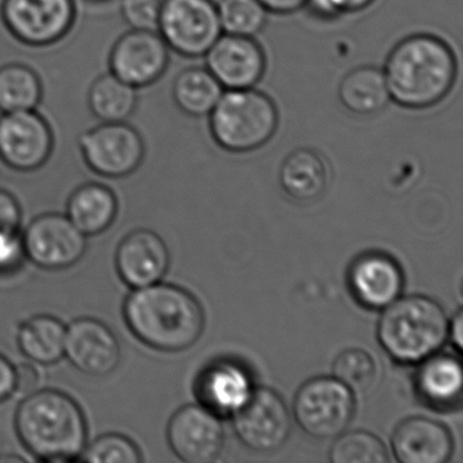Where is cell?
<instances>
[{
	"instance_id": "16",
	"label": "cell",
	"mask_w": 463,
	"mask_h": 463,
	"mask_svg": "<svg viewBox=\"0 0 463 463\" xmlns=\"http://www.w3.org/2000/svg\"><path fill=\"white\" fill-rule=\"evenodd\" d=\"M205 59L208 71L227 90L253 89L267 70L264 50L253 37L221 36Z\"/></svg>"
},
{
	"instance_id": "9",
	"label": "cell",
	"mask_w": 463,
	"mask_h": 463,
	"mask_svg": "<svg viewBox=\"0 0 463 463\" xmlns=\"http://www.w3.org/2000/svg\"><path fill=\"white\" fill-rule=\"evenodd\" d=\"M80 150L86 166L94 175L110 180L134 175L146 156L142 135L127 121L99 123L83 132Z\"/></svg>"
},
{
	"instance_id": "24",
	"label": "cell",
	"mask_w": 463,
	"mask_h": 463,
	"mask_svg": "<svg viewBox=\"0 0 463 463\" xmlns=\"http://www.w3.org/2000/svg\"><path fill=\"white\" fill-rule=\"evenodd\" d=\"M67 326L50 314L21 322L15 335L21 354L37 365H53L64 357Z\"/></svg>"
},
{
	"instance_id": "40",
	"label": "cell",
	"mask_w": 463,
	"mask_h": 463,
	"mask_svg": "<svg viewBox=\"0 0 463 463\" xmlns=\"http://www.w3.org/2000/svg\"><path fill=\"white\" fill-rule=\"evenodd\" d=\"M449 337L452 345L457 349L458 354L462 352L463 346V317L462 310H458L452 317V321L449 325Z\"/></svg>"
},
{
	"instance_id": "34",
	"label": "cell",
	"mask_w": 463,
	"mask_h": 463,
	"mask_svg": "<svg viewBox=\"0 0 463 463\" xmlns=\"http://www.w3.org/2000/svg\"><path fill=\"white\" fill-rule=\"evenodd\" d=\"M26 261L21 229L0 232V276L15 275L23 269Z\"/></svg>"
},
{
	"instance_id": "17",
	"label": "cell",
	"mask_w": 463,
	"mask_h": 463,
	"mask_svg": "<svg viewBox=\"0 0 463 463\" xmlns=\"http://www.w3.org/2000/svg\"><path fill=\"white\" fill-rule=\"evenodd\" d=\"M115 267L120 280L131 289L159 283L169 270V248L153 230H134L118 243Z\"/></svg>"
},
{
	"instance_id": "22",
	"label": "cell",
	"mask_w": 463,
	"mask_h": 463,
	"mask_svg": "<svg viewBox=\"0 0 463 463\" xmlns=\"http://www.w3.org/2000/svg\"><path fill=\"white\" fill-rule=\"evenodd\" d=\"M118 200L113 189L88 183L75 189L67 203V218L86 237L104 234L118 218Z\"/></svg>"
},
{
	"instance_id": "5",
	"label": "cell",
	"mask_w": 463,
	"mask_h": 463,
	"mask_svg": "<svg viewBox=\"0 0 463 463\" xmlns=\"http://www.w3.org/2000/svg\"><path fill=\"white\" fill-rule=\"evenodd\" d=\"M278 127L275 102L253 89L227 90L210 113L213 139L229 153L259 150L272 139Z\"/></svg>"
},
{
	"instance_id": "11",
	"label": "cell",
	"mask_w": 463,
	"mask_h": 463,
	"mask_svg": "<svg viewBox=\"0 0 463 463\" xmlns=\"http://www.w3.org/2000/svg\"><path fill=\"white\" fill-rule=\"evenodd\" d=\"M26 260L50 272L70 269L85 257L88 237L67 215L43 213L23 232Z\"/></svg>"
},
{
	"instance_id": "23",
	"label": "cell",
	"mask_w": 463,
	"mask_h": 463,
	"mask_svg": "<svg viewBox=\"0 0 463 463\" xmlns=\"http://www.w3.org/2000/svg\"><path fill=\"white\" fill-rule=\"evenodd\" d=\"M279 183L295 202L306 204L317 202L327 188L324 158L310 148L295 150L284 159L279 172Z\"/></svg>"
},
{
	"instance_id": "21",
	"label": "cell",
	"mask_w": 463,
	"mask_h": 463,
	"mask_svg": "<svg viewBox=\"0 0 463 463\" xmlns=\"http://www.w3.org/2000/svg\"><path fill=\"white\" fill-rule=\"evenodd\" d=\"M414 375L417 397L433 411H458L462 403V364L452 354H435L420 362Z\"/></svg>"
},
{
	"instance_id": "20",
	"label": "cell",
	"mask_w": 463,
	"mask_h": 463,
	"mask_svg": "<svg viewBox=\"0 0 463 463\" xmlns=\"http://www.w3.org/2000/svg\"><path fill=\"white\" fill-rule=\"evenodd\" d=\"M253 381L242 365L221 360L208 365L196 382L202 405L218 416H234L253 392Z\"/></svg>"
},
{
	"instance_id": "41",
	"label": "cell",
	"mask_w": 463,
	"mask_h": 463,
	"mask_svg": "<svg viewBox=\"0 0 463 463\" xmlns=\"http://www.w3.org/2000/svg\"><path fill=\"white\" fill-rule=\"evenodd\" d=\"M93 2H105V0H93Z\"/></svg>"
},
{
	"instance_id": "2",
	"label": "cell",
	"mask_w": 463,
	"mask_h": 463,
	"mask_svg": "<svg viewBox=\"0 0 463 463\" xmlns=\"http://www.w3.org/2000/svg\"><path fill=\"white\" fill-rule=\"evenodd\" d=\"M383 74L390 99L398 107L430 109L443 101L454 88L457 58L440 37L411 34L392 48Z\"/></svg>"
},
{
	"instance_id": "19",
	"label": "cell",
	"mask_w": 463,
	"mask_h": 463,
	"mask_svg": "<svg viewBox=\"0 0 463 463\" xmlns=\"http://www.w3.org/2000/svg\"><path fill=\"white\" fill-rule=\"evenodd\" d=\"M392 449L402 463H446L454 451V439L436 420L409 417L395 428Z\"/></svg>"
},
{
	"instance_id": "13",
	"label": "cell",
	"mask_w": 463,
	"mask_h": 463,
	"mask_svg": "<svg viewBox=\"0 0 463 463\" xmlns=\"http://www.w3.org/2000/svg\"><path fill=\"white\" fill-rule=\"evenodd\" d=\"M169 63V47L156 31L129 29L116 40L108 58L109 72L137 90L158 82Z\"/></svg>"
},
{
	"instance_id": "12",
	"label": "cell",
	"mask_w": 463,
	"mask_h": 463,
	"mask_svg": "<svg viewBox=\"0 0 463 463\" xmlns=\"http://www.w3.org/2000/svg\"><path fill=\"white\" fill-rule=\"evenodd\" d=\"M292 420L283 398L268 387L251 392L245 405L234 414V430L243 446L251 451H278L291 435Z\"/></svg>"
},
{
	"instance_id": "35",
	"label": "cell",
	"mask_w": 463,
	"mask_h": 463,
	"mask_svg": "<svg viewBox=\"0 0 463 463\" xmlns=\"http://www.w3.org/2000/svg\"><path fill=\"white\" fill-rule=\"evenodd\" d=\"M375 0H307L306 7L314 17L335 20L343 14H354L370 7Z\"/></svg>"
},
{
	"instance_id": "36",
	"label": "cell",
	"mask_w": 463,
	"mask_h": 463,
	"mask_svg": "<svg viewBox=\"0 0 463 463\" xmlns=\"http://www.w3.org/2000/svg\"><path fill=\"white\" fill-rule=\"evenodd\" d=\"M23 208L12 192L0 188V232L20 230L23 224Z\"/></svg>"
},
{
	"instance_id": "25",
	"label": "cell",
	"mask_w": 463,
	"mask_h": 463,
	"mask_svg": "<svg viewBox=\"0 0 463 463\" xmlns=\"http://www.w3.org/2000/svg\"><path fill=\"white\" fill-rule=\"evenodd\" d=\"M338 99L352 115L365 118L381 113L392 101L383 70L373 66L352 70L338 86Z\"/></svg>"
},
{
	"instance_id": "32",
	"label": "cell",
	"mask_w": 463,
	"mask_h": 463,
	"mask_svg": "<svg viewBox=\"0 0 463 463\" xmlns=\"http://www.w3.org/2000/svg\"><path fill=\"white\" fill-rule=\"evenodd\" d=\"M80 462L140 463L142 451L128 436L110 432L89 441L80 457Z\"/></svg>"
},
{
	"instance_id": "39",
	"label": "cell",
	"mask_w": 463,
	"mask_h": 463,
	"mask_svg": "<svg viewBox=\"0 0 463 463\" xmlns=\"http://www.w3.org/2000/svg\"><path fill=\"white\" fill-rule=\"evenodd\" d=\"M270 14L289 15L305 9L307 0H259Z\"/></svg>"
},
{
	"instance_id": "10",
	"label": "cell",
	"mask_w": 463,
	"mask_h": 463,
	"mask_svg": "<svg viewBox=\"0 0 463 463\" xmlns=\"http://www.w3.org/2000/svg\"><path fill=\"white\" fill-rule=\"evenodd\" d=\"M55 150V132L39 110L0 113V161L18 173L44 167Z\"/></svg>"
},
{
	"instance_id": "4",
	"label": "cell",
	"mask_w": 463,
	"mask_h": 463,
	"mask_svg": "<svg viewBox=\"0 0 463 463\" xmlns=\"http://www.w3.org/2000/svg\"><path fill=\"white\" fill-rule=\"evenodd\" d=\"M449 317L424 295L398 298L383 308L378 322L379 343L402 364H417L438 354L449 338Z\"/></svg>"
},
{
	"instance_id": "38",
	"label": "cell",
	"mask_w": 463,
	"mask_h": 463,
	"mask_svg": "<svg viewBox=\"0 0 463 463\" xmlns=\"http://www.w3.org/2000/svg\"><path fill=\"white\" fill-rule=\"evenodd\" d=\"M15 394V365L0 354V403Z\"/></svg>"
},
{
	"instance_id": "3",
	"label": "cell",
	"mask_w": 463,
	"mask_h": 463,
	"mask_svg": "<svg viewBox=\"0 0 463 463\" xmlns=\"http://www.w3.org/2000/svg\"><path fill=\"white\" fill-rule=\"evenodd\" d=\"M15 433L26 451L40 462H75L89 443L82 406L58 389L24 395L14 417Z\"/></svg>"
},
{
	"instance_id": "33",
	"label": "cell",
	"mask_w": 463,
	"mask_h": 463,
	"mask_svg": "<svg viewBox=\"0 0 463 463\" xmlns=\"http://www.w3.org/2000/svg\"><path fill=\"white\" fill-rule=\"evenodd\" d=\"M159 12L161 0H121V17L135 31H156Z\"/></svg>"
},
{
	"instance_id": "30",
	"label": "cell",
	"mask_w": 463,
	"mask_h": 463,
	"mask_svg": "<svg viewBox=\"0 0 463 463\" xmlns=\"http://www.w3.org/2000/svg\"><path fill=\"white\" fill-rule=\"evenodd\" d=\"M333 376L352 392L364 394L375 384L378 364L364 349H345L333 362Z\"/></svg>"
},
{
	"instance_id": "27",
	"label": "cell",
	"mask_w": 463,
	"mask_h": 463,
	"mask_svg": "<svg viewBox=\"0 0 463 463\" xmlns=\"http://www.w3.org/2000/svg\"><path fill=\"white\" fill-rule=\"evenodd\" d=\"M137 89L123 82L112 72L99 75L89 89V109L101 123L128 120L137 110Z\"/></svg>"
},
{
	"instance_id": "29",
	"label": "cell",
	"mask_w": 463,
	"mask_h": 463,
	"mask_svg": "<svg viewBox=\"0 0 463 463\" xmlns=\"http://www.w3.org/2000/svg\"><path fill=\"white\" fill-rule=\"evenodd\" d=\"M333 463H384L389 460L381 439L367 430H352L337 436L329 454Z\"/></svg>"
},
{
	"instance_id": "15",
	"label": "cell",
	"mask_w": 463,
	"mask_h": 463,
	"mask_svg": "<svg viewBox=\"0 0 463 463\" xmlns=\"http://www.w3.org/2000/svg\"><path fill=\"white\" fill-rule=\"evenodd\" d=\"M64 357L80 373L104 378L120 365V341L105 322L82 317L67 326Z\"/></svg>"
},
{
	"instance_id": "31",
	"label": "cell",
	"mask_w": 463,
	"mask_h": 463,
	"mask_svg": "<svg viewBox=\"0 0 463 463\" xmlns=\"http://www.w3.org/2000/svg\"><path fill=\"white\" fill-rule=\"evenodd\" d=\"M218 13L222 29L235 36H257L268 18L267 10L259 0H221Z\"/></svg>"
},
{
	"instance_id": "18",
	"label": "cell",
	"mask_w": 463,
	"mask_h": 463,
	"mask_svg": "<svg viewBox=\"0 0 463 463\" xmlns=\"http://www.w3.org/2000/svg\"><path fill=\"white\" fill-rule=\"evenodd\" d=\"M403 283L400 264L382 251H367L349 267V289L356 302L370 310H383L398 299Z\"/></svg>"
},
{
	"instance_id": "37",
	"label": "cell",
	"mask_w": 463,
	"mask_h": 463,
	"mask_svg": "<svg viewBox=\"0 0 463 463\" xmlns=\"http://www.w3.org/2000/svg\"><path fill=\"white\" fill-rule=\"evenodd\" d=\"M42 373L37 364L32 362L21 363L15 365V392L28 395L40 389Z\"/></svg>"
},
{
	"instance_id": "6",
	"label": "cell",
	"mask_w": 463,
	"mask_h": 463,
	"mask_svg": "<svg viewBox=\"0 0 463 463\" xmlns=\"http://www.w3.org/2000/svg\"><path fill=\"white\" fill-rule=\"evenodd\" d=\"M75 0H4L0 20L10 36L29 48L63 42L77 24Z\"/></svg>"
},
{
	"instance_id": "8",
	"label": "cell",
	"mask_w": 463,
	"mask_h": 463,
	"mask_svg": "<svg viewBox=\"0 0 463 463\" xmlns=\"http://www.w3.org/2000/svg\"><path fill=\"white\" fill-rule=\"evenodd\" d=\"M354 395L335 376L305 382L294 400L298 425L311 438L333 439L346 430L354 414Z\"/></svg>"
},
{
	"instance_id": "14",
	"label": "cell",
	"mask_w": 463,
	"mask_h": 463,
	"mask_svg": "<svg viewBox=\"0 0 463 463\" xmlns=\"http://www.w3.org/2000/svg\"><path fill=\"white\" fill-rule=\"evenodd\" d=\"M166 433L173 454L183 462H213L223 449V425L218 414L204 405L178 409L169 420Z\"/></svg>"
},
{
	"instance_id": "1",
	"label": "cell",
	"mask_w": 463,
	"mask_h": 463,
	"mask_svg": "<svg viewBox=\"0 0 463 463\" xmlns=\"http://www.w3.org/2000/svg\"><path fill=\"white\" fill-rule=\"evenodd\" d=\"M123 318L140 343L159 352L186 351L205 326L204 310L194 295L162 281L132 289L123 303Z\"/></svg>"
},
{
	"instance_id": "7",
	"label": "cell",
	"mask_w": 463,
	"mask_h": 463,
	"mask_svg": "<svg viewBox=\"0 0 463 463\" xmlns=\"http://www.w3.org/2000/svg\"><path fill=\"white\" fill-rule=\"evenodd\" d=\"M156 32L173 52L202 58L223 32L218 5L213 0H161Z\"/></svg>"
},
{
	"instance_id": "28",
	"label": "cell",
	"mask_w": 463,
	"mask_h": 463,
	"mask_svg": "<svg viewBox=\"0 0 463 463\" xmlns=\"http://www.w3.org/2000/svg\"><path fill=\"white\" fill-rule=\"evenodd\" d=\"M178 109L192 118L210 115L223 94V88L208 69L191 67L175 77L172 89Z\"/></svg>"
},
{
	"instance_id": "26",
	"label": "cell",
	"mask_w": 463,
	"mask_h": 463,
	"mask_svg": "<svg viewBox=\"0 0 463 463\" xmlns=\"http://www.w3.org/2000/svg\"><path fill=\"white\" fill-rule=\"evenodd\" d=\"M44 83L29 64L12 61L0 67V113L39 109Z\"/></svg>"
}]
</instances>
